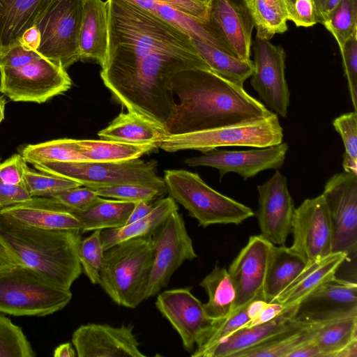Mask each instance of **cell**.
Masks as SVG:
<instances>
[{"instance_id": "cell-1", "label": "cell", "mask_w": 357, "mask_h": 357, "mask_svg": "<svg viewBox=\"0 0 357 357\" xmlns=\"http://www.w3.org/2000/svg\"><path fill=\"white\" fill-rule=\"evenodd\" d=\"M170 82L178 102L164 126L167 135L254 123L274 114L243 86L209 68L178 71Z\"/></svg>"}, {"instance_id": "cell-2", "label": "cell", "mask_w": 357, "mask_h": 357, "mask_svg": "<svg viewBox=\"0 0 357 357\" xmlns=\"http://www.w3.org/2000/svg\"><path fill=\"white\" fill-rule=\"evenodd\" d=\"M108 46L102 68L126 64L153 53L200 56L191 37L127 0H107Z\"/></svg>"}, {"instance_id": "cell-3", "label": "cell", "mask_w": 357, "mask_h": 357, "mask_svg": "<svg viewBox=\"0 0 357 357\" xmlns=\"http://www.w3.org/2000/svg\"><path fill=\"white\" fill-rule=\"evenodd\" d=\"M79 229H48L22 224L0 212V234L22 264L56 285L70 289L82 268Z\"/></svg>"}, {"instance_id": "cell-4", "label": "cell", "mask_w": 357, "mask_h": 357, "mask_svg": "<svg viewBox=\"0 0 357 357\" xmlns=\"http://www.w3.org/2000/svg\"><path fill=\"white\" fill-rule=\"evenodd\" d=\"M153 255L152 236L114 245L104 250L99 284L119 305L137 307L145 300Z\"/></svg>"}, {"instance_id": "cell-5", "label": "cell", "mask_w": 357, "mask_h": 357, "mask_svg": "<svg viewBox=\"0 0 357 357\" xmlns=\"http://www.w3.org/2000/svg\"><path fill=\"white\" fill-rule=\"evenodd\" d=\"M163 178L169 197L181 204L203 227L239 225L255 215L250 207L215 190L197 173L167 169Z\"/></svg>"}, {"instance_id": "cell-6", "label": "cell", "mask_w": 357, "mask_h": 357, "mask_svg": "<svg viewBox=\"0 0 357 357\" xmlns=\"http://www.w3.org/2000/svg\"><path fill=\"white\" fill-rule=\"evenodd\" d=\"M72 297L70 289L56 285L24 264L0 271L1 312L43 317L64 308Z\"/></svg>"}, {"instance_id": "cell-7", "label": "cell", "mask_w": 357, "mask_h": 357, "mask_svg": "<svg viewBox=\"0 0 357 357\" xmlns=\"http://www.w3.org/2000/svg\"><path fill=\"white\" fill-rule=\"evenodd\" d=\"M282 139L283 128L274 113L254 123L168 135L158 142V146L167 152L197 150L205 153L227 146L268 147L282 143Z\"/></svg>"}, {"instance_id": "cell-8", "label": "cell", "mask_w": 357, "mask_h": 357, "mask_svg": "<svg viewBox=\"0 0 357 357\" xmlns=\"http://www.w3.org/2000/svg\"><path fill=\"white\" fill-rule=\"evenodd\" d=\"M157 162L139 158L117 162H42L33 165L39 172L73 180L92 190L124 183L165 186L156 174Z\"/></svg>"}, {"instance_id": "cell-9", "label": "cell", "mask_w": 357, "mask_h": 357, "mask_svg": "<svg viewBox=\"0 0 357 357\" xmlns=\"http://www.w3.org/2000/svg\"><path fill=\"white\" fill-rule=\"evenodd\" d=\"M85 0H53L35 25L40 33L36 51L67 69L80 60L79 38Z\"/></svg>"}, {"instance_id": "cell-10", "label": "cell", "mask_w": 357, "mask_h": 357, "mask_svg": "<svg viewBox=\"0 0 357 357\" xmlns=\"http://www.w3.org/2000/svg\"><path fill=\"white\" fill-rule=\"evenodd\" d=\"M71 85L66 69L41 54L20 67L0 68V92L15 102L43 103Z\"/></svg>"}, {"instance_id": "cell-11", "label": "cell", "mask_w": 357, "mask_h": 357, "mask_svg": "<svg viewBox=\"0 0 357 357\" xmlns=\"http://www.w3.org/2000/svg\"><path fill=\"white\" fill-rule=\"evenodd\" d=\"M152 237L154 255L145 300L167 287L172 275L185 261L197 257L183 218L178 210L169 216Z\"/></svg>"}, {"instance_id": "cell-12", "label": "cell", "mask_w": 357, "mask_h": 357, "mask_svg": "<svg viewBox=\"0 0 357 357\" xmlns=\"http://www.w3.org/2000/svg\"><path fill=\"white\" fill-rule=\"evenodd\" d=\"M321 195L331 221L332 252H344L350 261L357 251V174L343 172L333 175Z\"/></svg>"}, {"instance_id": "cell-13", "label": "cell", "mask_w": 357, "mask_h": 357, "mask_svg": "<svg viewBox=\"0 0 357 357\" xmlns=\"http://www.w3.org/2000/svg\"><path fill=\"white\" fill-rule=\"evenodd\" d=\"M254 70L250 84L277 115L287 117L290 91L285 78L286 54L280 45L256 37L252 43Z\"/></svg>"}, {"instance_id": "cell-14", "label": "cell", "mask_w": 357, "mask_h": 357, "mask_svg": "<svg viewBox=\"0 0 357 357\" xmlns=\"http://www.w3.org/2000/svg\"><path fill=\"white\" fill-rule=\"evenodd\" d=\"M291 233L293 243L290 248L307 263L332 253V225L322 195L305 199L294 209Z\"/></svg>"}, {"instance_id": "cell-15", "label": "cell", "mask_w": 357, "mask_h": 357, "mask_svg": "<svg viewBox=\"0 0 357 357\" xmlns=\"http://www.w3.org/2000/svg\"><path fill=\"white\" fill-rule=\"evenodd\" d=\"M273 245L260 234L251 236L229 265L227 270L236 291L234 311L253 300L265 301L264 284Z\"/></svg>"}, {"instance_id": "cell-16", "label": "cell", "mask_w": 357, "mask_h": 357, "mask_svg": "<svg viewBox=\"0 0 357 357\" xmlns=\"http://www.w3.org/2000/svg\"><path fill=\"white\" fill-rule=\"evenodd\" d=\"M288 144H279L245 151L213 149L202 155L189 158L184 162L190 167L206 166L217 169L220 179L235 172L246 180L260 172L281 167L286 158Z\"/></svg>"}, {"instance_id": "cell-17", "label": "cell", "mask_w": 357, "mask_h": 357, "mask_svg": "<svg viewBox=\"0 0 357 357\" xmlns=\"http://www.w3.org/2000/svg\"><path fill=\"white\" fill-rule=\"evenodd\" d=\"M257 190L256 216L260 235L274 245H284L291 231L295 209L287 177L275 170L269 179L257 186Z\"/></svg>"}, {"instance_id": "cell-18", "label": "cell", "mask_w": 357, "mask_h": 357, "mask_svg": "<svg viewBox=\"0 0 357 357\" xmlns=\"http://www.w3.org/2000/svg\"><path fill=\"white\" fill-rule=\"evenodd\" d=\"M155 305L179 335L183 348L192 351L212 321L205 312L204 303L189 288H178L159 294Z\"/></svg>"}, {"instance_id": "cell-19", "label": "cell", "mask_w": 357, "mask_h": 357, "mask_svg": "<svg viewBox=\"0 0 357 357\" xmlns=\"http://www.w3.org/2000/svg\"><path fill=\"white\" fill-rule=\"evenodd\" d=\"M72 343L78 357L146 356L139 349L131 325L84 324L73 332Z\"/></svg>"}, {"instance_id": "cell-20", "label": "cell", "mask_w": 357, "mask_h": 357, "mask_svg": "<svg viewBox=\"0 0 357 357\" xmlns=\"http://www.w3.org/2000/svg\"><path fill=\"white\" fill-rule=\"evenodd\" d=\"M207 21L236 58L251 60L254 24L245 0H211Z\"/></svg>"}, {"instance_id": "cell-21", "label": "cell", "mask_w": 357, "mask_h": 357, "mask_svg": "<svg viewBox=\"0 0 357 357\" xmlns=\"http://www.w3.org/2000/svg\"><path fill=\"white\" fill-rule=\"evenodd\" d=\"M353 314H357L356 282L336 278L300 303L296 318L312 321Z\"/></svg>"}, {"instance_id": "cell-22", "label": "cell", "mask_w": 357, "mask_h": 357, "mask_svg": "<svg viewBox=\"0 0 357 357\" xmlns=\"http://www.w3.org/2000/svg\"><path fill=\"white\" fill-rule=\"evenodd\" d=\"M298 306L285 308L281 314L266 323L238 329L208 351L204 357H234L238 352L298 327L304 321L296 318Z\"/></svg>"}, {"instance_id": "cell-23", "label": "cell", "mask_w": 357, "mask_h": 357, "mask_svg": "<svg viewBox=\"0 0 357 357\" xmlns=\"http://www.w3.org/2000/svg\"><path fill=\"white\" fill-rule=\"evenodd\" d=\"M349 261L344 252H332L317 261L307 264L305 268L272 302L284 308L299 305L311 294L336 279L341 266Z\"/></svg>"}, {"instance_id": "cell-24", "label": "cell", "mask_w": 357, "mask_h": 357, "mask_svg": "<svg viewBox=\"0 0 357 357\" xmlns=\"http://www.w3.org/2000/svg\"><path fill=\"white\" fill-rule=\"evenodd\" d=\"M0 212L26 225L81 231L78 219L52 197H32L26 202L3 208Z\"/></svg>"}, {"instance_id": "cell-25", "label": "cell", "mask_w": 357, "mask_h": 357, "mask_svg": "<svg viewBox=\"0 0 357 357\" xmlns=\"http://www.w3.org/2000/svg\"><path fill=\"white\" fill-rule=\"evenodd\" d=\"M53 0H0L1 55L19 44Z\"/></svg>"}, {"instance_id": "cell-26", "label": "cell", "mask_w": 357, "mask_h": 357, "mask_svg": "<svg viewBox=\"0 0 357 357\" xmlns=\"http://www.w3.org/2000/svg\"><path fill=\"white\" fill-rule=\"evenodd\" d=\"M107 46V2L85 0L79 38L80 60H93L102 67L106 61Z\"/></svg>"}, {"instance_id": "cell-27", "label": "cell", "mask_w": 357, "mask_h": 357, "mask_svg": "<svg viewBox=\"0 0 357 357\" xmlns=\"http://www.w3.org/2000/svg\"><path fill=\"white\" fill-rule=\"evenodd\" d=\"M127 1L172 24L189 35L192 39L207 43L234 56L229 47L213 29L208 21H201L185 15L159 0Z\"/></svg>"}, {"instance_id": "cell-28", "label": "cell", "mask_w": 357, "mask_h": 357, "mask_svg": "<svg viewBox=\"0 0 357 357\" xmlns=\"http://www.w3.org/2000/svg\"><path fill=\"white\" fill-rule=\"evenodd\" d=\"M98 135L101 139L133 144L158 142L167 135L165 128L137 114L120 113Z\"/></svg>"}, {"instance_id": "cell-29", "label": "cell", "mask_w": 357, "mask_h": 357, "mask_svg": "<svg viewBox=\"0 0 357 357\" xmlns=\"http://www.w3.org/2000/svg\"><path fill=\"white\" fill-rule=\"evenodd\" d=\"M176 210H178L176 202L167 197L155 202L153 210L144 218L121 227L102 230L103 250L128 239L152 236Z\"/></svg>"}, {"instance_id": "cell-30", "label": "cell", "mask_w": 357, "mask_h": 357, "mask_svg": "<svg viewBox=\"0 0 357 357\" xmlns=\"http://www.w3.org/2000/svg\"><path fill=\"white\" fill-rule=\"evenodd\" d=\"M307 261L290 248L273 247L264 284V299L272 302L307 266Z\"/></svg>"}, {"instance_id": "cell-31", "label": "cell", "mask_w": 357, "mask_h": 357, "mask_svg": "<svg viewBox=\"0 0 357 357\" xmlns=\"http://www.w3.org/2000/svg\"><path fill=\"white\" fill-rule=\"evenodd\" d=\"M135 203L100 197L88 208L70 212L81 224V232L114 229L124 226Z\"/></svg>"}, {"instance_id": "cell-32", "label": "cell", "mask_w": 357, "mask_h": 357, "mask_svg": "<svg viewBox=\"0 0 357 357\" xmlns=\"http://www.w3.org/2000/svg\"><path fill=\"white\" fill-rule=\"evenodd\" d=\"M199 285L208 295V301L204 303V307L210 319L226 317L234 311L236 291L227 268L216 264Z\"/></svg>"}, {"instance_id": "cell-33", "label": "cell", "mask_w": 357, "mask_h": 357, "mask_svg": "<svg viewBox=\"0 0 357 357\" xmlns=\"http://www.w3.org/2000/svg\"><path fill=\"white\" fill-rule=\"evenodd\" d=\"M79 151L89 162H117L137 159L156 148V143L133 144L106 139H76Z\"/></svg>"}, {"instance_id": "cell-34", "label": "cell", "mask_w": 357, "mask_h": 357, "mask_svg": "<svg viewBox=\"0 0 357 357\" xmlns=\"http://www.w3.org/2000/svg\"><path fill=\"white\" fill-rule=\"evenodd\" d=\"M357 340V314L328 319L316 330L311 340L322 357H337V354Z\"/></svg>"}, {"instance_id": "cell-35", "label": "cell", "mask_w": 357, "mask_h": 357, "mask_svg": "<svg viewBox=\"0 0 357 357\" xmlns=\"http://www.w3.org/2000/svg\"><path fill=\"white\" fill-rule=\"evenodd\" d=\"M326 320L304 321L298 327L238 352L234 357H287L295 348L310 341L317 328Z\"/></svg>"}, {"instance_id": "cell-36", "label": "cell", "mask_w": 357, "mask_h": 357, "mask_svg": "<svg viewBox=\"0 0 357 357\" xmlns=\"http://www.w3.org/2000/svg\"><path fill=\"white\" fill-rule=\"evenodd\" d=\"M200 56L213 72L225 79L243 86L254 70L253 61L239 59L204 42L191 39Z\"/></svg>"}, {"instance_id": "cell-37", "label": "cell", "mask_w": 357, "mask_h": 357, "mask_svg": "<svg viewBox=\"0 0 357 357\" xmlns=\"http://www.w3.org/2000/svg\"><path fill=\"white\" fill-rule=\"evenodd\" d=\"M251 14L256 37L270 40L287 30V14L283 0H245Z\"/></svg>"}, {"instance_id": "cell-38", "label": "cell", "mask_w": 357, "mask_h": 357, "mask_svg": "<svg viewBox=\"0 0 357 357\" xmlns=\"http://www.w3.org/2000/svg\"><path fill=\"white\" fill-rule=\"evenodd\" d=\"M20 154L32 165L42 162H89L78 150L76 139H59L24 146Z\"/></svg>"}, {"instance_id": "cell-39", "label": "cell", "mask_w": 357, "mask_h": 357, "mask_svg": "<svg viewBox=\"0 0 357 357\" xmlns=\"http://www.w3.org/2000/svg\"><path fill=\"white\" fill-rule=\"evenodd\" d=\"M247 305L234 310L226 317L212 320L197 342V347L192 356L204 357L208 351L243 328L250 321Z\"/></svg>"}, {"instance_id": "cell-40", "label": "cell", "mask_w": 357, "mask_h": 357, "mask_svg": "<svg viewBox=\"0 0 357 357\" xmlns=\"http://www.w3.org/2000/svg\"><path fill=\"white\" fill-rule=\"evenodd\" d=\"M335 38L340 50L357 33V0H341L323 23Z\"/></svg>"}, {"instance_id": "cell-41", "label": "cell", "mask_w": 357, "mask_h": 357, "mask_svg": "<svg viewBox=\"0 0 357 357\" xmlns=\"http://www.w3.org/2000/svg\"><path fill=\"white\" fill-rule=\"evenodd\" d=\"M103 198L136 203L141 201L151 202L165 195L167 191L165 186L144 183H124L93 189Z\"/></svg>"}, {"instance_id": "cell-42", "label": "cell", "mask_w": 357, "mask_h": 357, "mask_svg": "<svg viewBox=\"0 0 357 357\" xmlns=\"http://www.w3.org/2000/svg\"><path fill=\"white\" fill-rule=\"evenodd\" d=\"M24 182L31 197H50L68 189L82 186L71 179L38 172L27 165L24 172Z\"/></svg>"}, {"instance_id": "cell-43", "label": "cell", "mask_w": 357, "mask_h": 357, "mask_svg": "<svg viewBox=\"0 0 357 357\" xmlns=\"http://www.w3.org/2000/svg\"><path fill=\"white\" fill-rule=\"evenodd\" d=\"M333 126L344 146V172L357 174V112L354 111L337 116L333 121Z\"/></svg>"}, {"instance_id": "cell-44", "label": "cell", "mask_w": 357, "mask_h": 357, "mask_svg": "<svg viewBox=\"0 0 357 357\" xmlns=\"http://www.w3.org/2000/svg\"><path fill=\"white\" fill-rule=\"evenodd\" d=\"M30 342L22 329L0 314V357H34Z\"/></svg>"}, {"instance_id": "cell-45", "label": "cell", "mask_w": 357, "mask_h": 357, "mask_svg": "<svg viewBox=\"0 0 357 357\" xmlns=\"http://www.w3.org/2000/svg\"><path fill=\"white\" fill-rule=\"evenodd\" d=\"M102 230H95L88 237L82 238L77 255L82 271L93 284L100 283V272L104 250L101 241Z\"/></svg>"}, {"instance_id": "cell-46", "label": "cell", "mask_w": 357, "mask_h": 357, "mask_svg": "<svg viewBox=\"0 0 357 357\" xmlns=\"http://www.w3.org/2000/svg\"><path fill=\"white\" fill-rule=\"evenodd\" d=\"M50 197H52L70 213L88 208L98 201L101 197L88 187L79 186L68 189Z\"/></svg>"}, {"instance_id": "cell-47", "label": "cell", "mask_w": 357, "mask_h": 357, "mask_svg": "<svg viewBox=\"0 0 357 357\" xmlns=\"http://www.w3.org/2000/svg\"><path fill=\"white\" fill-rule=\"evenodd\" d=\"M344 75L354 111L357 110V33L354 34L340 50Z\"/></svg>"}, {"instance_id": "cell-48", "label": "cell", "mask_w": 357, "mask_h": 357, "mask_svg": "<svg viewBox=\"0 0 357 357\" xmlns=\"http://www.w3.org/2000/svg\"><path fill=\"white\" fill-rule=\"evenodd\" d=\"M288 20L296 26L310 27L319 23L313 0H283Z\"/></svg>"}, {"instance_id": "cell-49", "label": "cell", "mask_w": 357, "mask_h": 357, "mask_svg": "<svg viewBox=\"0 0 357 357\" xmlns=\"http://www.w3.org/2000/svg\"><path fill=\"white\" fill-rule=\"evenodd\" d=\"M26 162L20 153L13 155L0 163V179L5 183L19 185L24 182Z\"/></svg>"}, {"instance_id": "cell-50", "label": "cell", "mask_w": 357, "mask_h": 357, "mask_svg": "<svg viewBox=\"0 0 357 357\" xmlns=\"http://www.w3.org/2000/svg\"><path fill=\"white\" fill-rule=\"evenodd\" d=\"M31 197L24 183L11 185L5 183L0 179V211L26 202Z\"/></svg>"}, {"instance_id": "cell-51", "label": "cell", "mask_w": 357, "mask_h": 357, "mask_svg": "<svg viewBox=\"0 0 357 357\" xmlns=\"http://www.w3.org/2000/svg\"><path fill=\"white\" fill-rule=\"evenodd\" d=\"M178 11L197 20L206 22L208 6L196 0H159Z\"/></svg>"}, {"instance_id": "cell-52", "label": "cell", "mask_w": 357, "mask_h": 357, "mask_svg": "<svg viewBox=\"0 0 357 357\" xmlns=\"http://www.w3.org/2000/svg\"><path fill=\"white\" fill-rule=\"evenodd\" d=\"M284 310V307L278 303H267L257 317L249 321L243 328H250L269 321L281 314Z\"/></svg>"}, {"instance_id": "cell-53", "label": "cell", "mask_w": 357, "mask_h": 357, "mask_svg": "<svg viewBox=\"0 0 357 357\" xmlns=\"http://www.w3.org/2000/svg\"><path fill=\"white\" fill-rule=\"evenodd\" d=\"M22 264L0 234V271Z\"/></svg>"}, {"instance_id": "cell-54", "label": "cell", "mask_w": 357, "mask_h": 357, "mask_svg": "<svg viewBox=\"0 0 357 357\" xmlns=\"http://www.w3.org/2000/svg\"><path fill=\"white\" fill-rule=\"evenodd\" d=\"M287 357H322V356L318 347L310 340L295 348Z\"/></svg>"}, {"instance_id": "cell-55", "label": "cell", "mask_w": 357, "mask_h": 357, "mask_svg": "<svg viewBox=\"0 0 357 357\" xmlns=\"http://www.w3.org/2000/svg\"><path fill=\"white\" fill-rule=\"evenodd\" d=\"M316 8L319 23L326 21L331 12L337 6L341 0H313Z\"/></svg>"}, {"instance_id": "cell-56", "label": "cell", "mask_w": 357, "mask_h": 357, "mask_svg": "<svg viewBox=\"0 0 357 357\" xmlns=\"http://www.w3.org/2000/svg\"><path fill=\"white\" fill-rule=\"evenodd\" d=\"M154 204H150L149 202L141 201L135 203V206L126 223L130 224L137 221L146 215H148L153 208Z\"/></svg>"}, {"instance_id": "cell-57", "label": "cell", "mask_w": 357, "mask_h": 357, "mask_svg": "<svg viewBox=\"0 0 357 357\" xmlns=\"http://www.w3.org/2000/svg\"><path fill=\"white\" fill-rule=\"evenodd\" d=\"M19 44L30 50H36L40 44V33L36 26L27 30Z\"/></svg>"}, {"instance_id": "cell-58", "label": "cell", "mask_w": 357, "mask_h": 357, "mask_svg": "<svg viewBox=\"0 0 357 357\" xmlns=\"http://www.w3.org/2000/svg\"><path fill=\"white\" fill-rule=\"evenodd\" d=\"M266 304L267 302L261 299L253 300L248 304L247 314L250 319V321L257 317Z\"/></svg>"}, {"instance_id": "cell-59", "label": "cell", "mask_w": 357, "mask_h": 357, "mask_svg": "<svg viewBox=\"0 0 357 357\" xmlns=\"http://www.w3.org/2000/svg\"><path fill=\"white\" fill-rule=\"evenodd\" d=\"M53 355L54 357H75L77 353L72 344L67 342L59 345L54 349Z\"/></svg>"}, {"instance_id": "cell-60", "label": "cell", "mask_w": 357, "mask_h": 357, "mask_svg": "<svg viewBox=\"0 0 357 357\" xmlns=\"http://www.w3.org/2000/svg\"><path fill=\"white\" fill-rule=\"evenodd\" d=\"M337 357H357V340L343 348Z\"/></svg>"}, {"instance_id": "cell-61", "label": "cell", "mask_w": 357, "mask_h": 357, "mask_svg": "<svg viewBox=\"0 0 357 357\" xmlns=\"http://www.w3.org/2000/svg\"><path fill=\"white\" fill-rule=\"evenodd\" d=\"M6 102L4 98L0 96V123L4 118V109Z\"/></svg>"}, {"instance_id": "cell-62", "label": "cell", "mask_w": 357, "mask_h": 357, "mask_svg": "<svg viewBox=\"0 0 357 357\" xmlns=\"http://www.w3.org/2000/svg\"><path fill=\"white\" fill-rule=\"evenodd\" d=\"M196 1L208 6L211 0H196Z\"/></svg>"}, {"instance_id": "cell-63", "label": "cell", "mask_w": 357, "mask_h": 357, "mask_svg": "<svg viewBox=\"0 0 357 357\" xmlns=\"http://www.w3.org/2000/svg\"><path fill=\"white\" fill-rule=\"evenodd\" d=\"M0 56H1V50H0Z\"/></svg>"}, {"instance_id": "cell-64", "label": "cell", "mask_w": 357, "mask_h": 357, "mask_svg": "<svg viewBox=\"0 0 357 357\" xmlns=\"http://www.w3.org/2000/svg\"><path fill=\"white\" fill-rule=\"evenodd\" d=\"M0 163H1V158H0Z\"/></svg>"}]
</instances>
